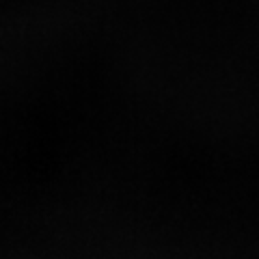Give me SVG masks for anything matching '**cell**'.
I'll return each instance as SVG.
<instances>
[]
</instances>
